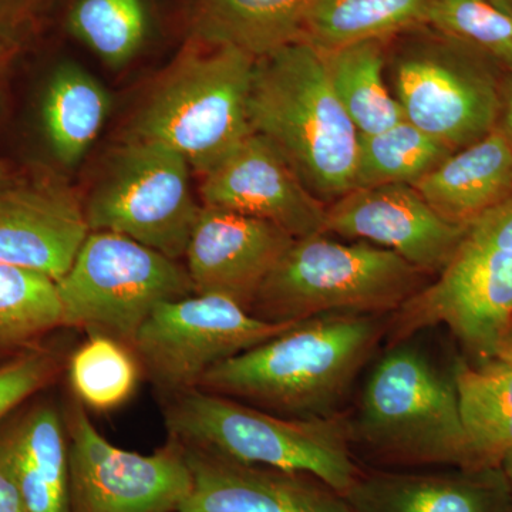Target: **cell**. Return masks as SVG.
I'll return each mask as SVG.
<instances>
[{
  "label": "cell",
  "instance_id": "30",
  "mask_svg": "<svg viewBox=\"0 0 512 512\" xmlns=\"http://www.w3.org/2000/svg\"><path fill=\"white\" fill-rule=\"evenodd\" d=\"M426 28L460 40L512 70V15L493 0H433Z\"/></svg>",
  "mask_w": 512,
  "mask_h": 512
},
{
  "label": "cell",
  "instance_id": "13",
  "mask_svg": "<svg viewBox=\"0 0 512 512\" xmlns=\"http://www.w3.org/2000/svg\"><path fill=\"white\" fill-rule=\"evenodd\" d=\"M466 231L441 217L413 185L355 188L326 207L325 234L372 242L423 274H440Z\"/></svg>",
  "mask_w": 512,
  "mask_h": 512
},
{
  "label": "cell",
  "instance_id": "37",
  "mask_svg": "<svg viewBox=\"0 0 512 512\" xmlns=\"http://www.w3.org/2000/svg\"><path fill=\"white\" fill-rule=\"evenodd\" d=\"M493 2L512 15V0H493Z\"/></svg>",
  "mask_w": 512,
  "mask_h": 512
},
{
  "label": "cell",
  "instance_id": "14",
  "mask_svg": "<svg viewBox=\"0 0 512 512\" xmlns=\"http://www.w3.org/2000/svg\"><path fill=\"white\" fill-rule=\"evenodd\" d=\"M201 177L202 205L272 222L295 239L325 234L328 205L258 134L245 137Z\"/></svg>",
  "mask_w": 512,
  "mask_h": 512
},
{
  "label": "cell",
  "instance_id": "24",
  "mask_svg": "<svg viewBox=\"0 0 512 512\" xmlns=\"http://www.w3.org/2000/svg\"><path fill=\"white\" fill-rule=\"evenodd\" d=\"M433 0H318L302 40L320 52L426 28Z\"/></svg>",
  "mask_w": 512,
  "mask_h": 512
},
{
  "label": "cell",
  "instance_id": "19",
  "mask_svg": "<svg viewBox=\"0 0 512 512\" xmlns=\"http://www.w3.org/2000/svg\"><path fill=\"white\" fill-rule=\"evenodd\" d=\"M413 187L447 221L471 224L512 197L511 141L497 126L454 151Z\"/></svg>",
  "mask_w": 512,
  "mask_h": 512
},
{
  "label": "cell",
  "instance_id": "8",
  "mask_svg": "<svg viewBox=\"0 0 512 512\" xmlns=\"http://www.w3.org/2000/svg\"><path fill=\"white\" fill-rule=\"evenodd\" d=\"M56 284L63 326L128 346L161 303L195 293L180 261L110 231H90Z\"/></svg>",
  "mask_w": 512,
  "mask_h": 512
},
{
  "label": "cell",
  "instance_id": "33",
  "mask_svg": "<svg viewBox=\"0 0 512 512\" xmlns=\"http://www.w3.org/2000/svg\"><path fill=\"white\" fill-rule=\"evenodd\" d=\"M498 128L512 144V70L503 77L501 86V113Z\"/></svg>",
  "mask_w": 512,
  "mask_h": 512
},
{
  "label": "cell",
  "instance_id": "26",
  "mask_svg": "<svg viewBox=\"0 0 512 512\" xmlns=\"http://www.w3.org/2000/svg\"><path fill=\"white\" fill-rule=\"evenodd\" d=\"M453 153L404 119L382 133L360 136L355 188L417 184Z\"/></svg>",
  "mask_w": 512,
  "mask_h": 512
},
{
  "label": "cell",
  "instance_id": "25",
  "mask_svg": "<svg viewBox=\"0 0 512 512\" xmlns=\"http://www.w3.org/2000/svg\"><path fill=\"white\" fill-rule=\"evenodd\" d=\"M109 111V97L101 84L80 67L57 70L43 100L47 140L64 165L82 160L96 140Z\"/></svg>",
  "mask_w": 512,
  "mask_h": 512
},
{
  "label": "cell",
  "instance_id": "10",
  "mask_svg": "<svg viewBox=\"0 0 512 512\" xmlns=\"http://www.w3.org/2000/svg\"><path fill=\"white\" fill-rule=\"evenodd\" d=\"M190 164L163 144L127 140L84 205L90 231H110L180 261L200 214Z\"/></svg>",
  "mask_w": 512,
  "mask_h": 512
},
{
  "label": "cell",
  "instance_id": "32",
  "mask_svg": "<svg viewBox=\"0 0 512 512\" xmlns=\"http://www.w3.org/2000/svg\"><path fill=\"white\" fill-rule=\"evenodd\" d=\"M0 512H29L0 439Z\"/></svg>",
  "mask_w": 512,
  "mask_h": 512
},
{
  "label": "cell",
  "instance_id": "27",
  "mask_svg": "<svg viewBox=\"0 0 512 512\" xmlns=\"http://www.w3.org/2000/svg\"><path fill=\"white\" fill-rule=\"evenodd\" d=\"M62 326L56 281L29 269L0 265V357L36 348V340Z\"/></svg>",
  "mask_w": 512,
  "mask_h": 512
},
{
  "label": "cell",
  "instance_id": "3",
  "mask_svg": "<svg viewBox=\"0 0 512 512\" xmlns=\"http://www.w3.org/2000/svg\"><path fill=\"white\" fill-rule=\"evenodd\" d=\"M165 424L174 441L239 463L305 474L345 494L360 471L353 429L340 414L289 419L201 389L170 394Z\"/></svg>",
  "mask_w": 512,
  "mask_h": 512
},
{
  "label": "cell",
  "instance_id": "1",
  "mask_svg": "<svg viewBox=\"0 0 512 512\" xmlns=\"http://www.w3.org/2000/svg\"><path fill=\"white\" fill-rule=\"evenodd\" d=\"M380 315L326 313L212 367L197 389L289 419L338 414L387 333Z\"/></svg>",
  "mask_w": 512,
  "mask_h": 512
},
{
  "label": "cell",
  "instance_id": "22",
  "mask_svg": "<svg viewBox=\"0 0 512 512\" xmlns=\"http://www.w3.org/2000/svg\"><path fill=\"white\" fill-rule=\"evenodd\" d=\"M453 377L473 467H500L512 451V367L458 359Z\"/></svg>",
  "mask_w": 512,
  "mask_h": 512
},
{
  "label": "cell",
  "instance_id": "18",
  "mask_svg": "<svg viewBox=\"0 0 512 512\" xmlns=\"http://www.w3.org/2000/svg\"><path fill=\"white\" fill-rule=\"evenodd\" d=\"M343 498L350 512H512V491L501 467L360 473Z\"/></svg>",
  "mask_w": 512,
  "mask_h": 512
},
{
  "label": "cell",
  "instance_id": "21",
  "mask_svg": "<svg viewBox=\"0 0 512 512\" xmlns=\"http://www.w3.org/2000/svg\"><path fill=\"white\" fill-rule=\"evenodd\" d=\"M29 512H72L69 453L59 413L39 406L0 436Z\"/></svg>",
  "mask_w": 512,
  "mask_h": 512
},
{
  "label": "cell",
  "instance_id": "5",
  "mask_svg": "<svg viewBox=\"0 0 512 512\" xmlns=\"http://www.w3.org/2000/svg\"><path fill=\"white\" fill-rule=\"evenodd\" d=\"M421 278L423 272L389 249L311 235L293 241L262 285L251 315L282 323L326 313L397 312L423 288Z\"/></svg>",
  "mask_w": 512,
  "mask_h": 512
},
{
  "label": "cell",
  "instance_id": "12",
  "mask_svg": "<svg viewBox=\"0 0 512 512\" xmlns=\"http://www.w3.org/2000/svg\"><path fill=\"white\" fill-rule=\"evenodd\" d=\"M72 512H177L191 490L184 447L173 440L156 453L111 444L80 406L69 417Z\"/></svg>",
  "mask_w": 512,
  "mask_h": 512
},
{
  "label": "cell",
  "instance_id": "31",
  "mask_svg": "<svg viewBox=\"0 0 512 512\" xmlns=\"http://www.w3.org/2000/svg\"><path fill=\"white\" fill-rule=\"evenodd\" d=\"M59 369L56 353L33 348L0 366V420L46 386Z\"/></svg>",
  "mask_w": 512,
  "mask_h": 512
},
{
  "label": "cell",
  "instance_id": "28",
  "mask_svg": "<svg viewBox=\"0 0 512 512\" xmlns=\"http://www.w3.org/2000/svg\"><path fill=\"white\" fill-rule=\"evenodd\" d=\"M70 29L110 66L133 59L144 45L148 15L143 0H79Z\"/></svg>",
  "mask_w": 512,
  "mask_h": 512
},
{
  "label": "cell",
  "instance_id": "2",
  "mask_svg": "<svg viewBox=\"0 0 512 512\" xmlns=\"http://www.w3.org/2000/svg\"><path fill=\"white\" fill-rule=\"evenodd\" d=\"M252 133L265 138L325 205L355 188L360 134L330 83L325 56L298 40L255 59Z\"/></svg>",
  "mask_w": 512,
  "mask_h": 512
},
{
  "label": "cell",
  "instance_id": "15",
  "mask_svg": "<svg viewBox=\"0 0 512 512\" xmlns=\"http://www.w3.org/2000/svg\"><path fill=\"white\" fill-rule=\"evenodd\" d=\"M293 241L272 222L201 205L184 255L194 292L222 296L251 312Z\"/></svg>",
  "mask_w": 512,
  "mask_h": 512
},
{
  "label": "cell",
  "instance_id": "9",
  "mask_svg": "<svg viewBox=\"0 0 512 512\" xmlns=\"http://www.w3.org/2000/svg\"><path fill=\"white\" fill-rule=\"evenodd\" d=\"M420 30L393 55L394 97L404 119L457 151L498 126L500 63L453 37Z\"/></svg>",
  "mask_w": 512,
  "mask_h": 512
},
{
  "label": "cell",
  "instance_id": "36",
  "mask_svg": "<svg viewBox=\"0 0 512 512\" xmlns=\"http://www.w3.org/2000/svg\"><path fill=\"white\" fill-rule=\"evenodd\" d=\"M9 183L10 181L8 168H6V165L0 161V190H2V188Z\"/></svg>",
  "mask_w": 512,
  "mask_h": 512
},
{
  "label": "cell",
  "instance_id": "20",
  "mask_svg": "<svg viewBox=\"0 0 512 512\" xmlns=\"http://www.w3.org/2000/svg\"><path fill=\"white\" fill-rule=\"evenodd\" d=\"M318 0H198L194 39L259 59L302 40Z\"/></svg>",
  "mask_w": 512,
  "mask_h": 512
},
{
  "label": "cell",
  "instance_id": "7",
  "mask_svg": "<svg viewBox=\"0 0 512 512\" xmlns=\"http://www.w3.org/2000/svg\"><path fill=\"white\" fill-rule=\"evenodd\" d=\"M394 346L367 379L353 433L392 460L474 468L453 375Z\"/></svg>",
  "mask_w": 512,
  "mask_h": 512
},
{
  "label": "cell",
  "instance_id": "4",
  "mask_svg": "<svg viewBox=\"0 0 512 512\" xmlns=\"http://www.w3.org/2000/svg\"><path fill=\"white\" fill-rule=\"evenodd\" d=\"M254 57L195 40L158 80L128 140L177 151L204 175L252 133L248 100Z\"/></svg>",
  "mask_w": 512,
  "mask_h": 512
},
{
  "label": "cell",
  "instance_id": "17",
  "mask_svg": "<svg viewBox=\"0 0 512 512\" xmlns=\"http://www.w3.org/2000/svg\"><path fill=\"white\" fill-rule=\"evenodd\" d=\"M183 447L191 490L177 512H350L342 494L305 474Z\"/></svg>",
  "mask_w": 512,
  "mask_h": 512
},
{
  "label": "cell",
  "instance_id": "23",
  "mask_svg": "<svg viewBox=\"0 0 512 512\" xmlns=\"http://www.w3.org/2000/svg\"><path fill=\"white\" fill-rule=\"evenodd\" d=\"M387 40H363L322 52L330 83L360 136L389 130L404 120L384 82Z\"/></svg>",
  "mask_w": 512,
  "mask_h": 512
},
{
  "label": "cell",
  "instance_id": "6",
  "mask_svg": "<svg viewBox=\"0 0 512 512\" xmlns=\"http://www.w3.org/2000/svg\"><path fill=\"white\" fill-rule=\"evenodd\" d=\"M511 318L512 197L467 225L446 268L394 312L387 332L397 345L444 325L485 363L495 359Z\"/></svg>",
  "mask_w": 512,
  "mask_h": 512
},
{
  "label": "cell",
  "instance_id": "16",
  "mask_svg": "<svg viewBox=\"0 0 512 512\" xmlns=\"http://www.w3.org/2000/svg\"><path fill=\"white\" fill-rule=\"evenodd\" d=\"M89 232L84 205L64 185L10 181L0 190V265L60 281Z\"/></svg>",
  "mask_w": 512,
  "mask_h": 512
},
{
  "label": "cell",
  "instance_id": "11",
  "mask_svg": "<svg viewBox=\"0 0 512 512\" xmlns=\"http://www.w3.org/2000/svg\"><path fill=\"white\" fill-rule=\"evenodd\" d=\"M298 322L255 318L218 295H194L161 303L133 340L138 359L165 393L197 389L224 360L261 345Z\"/></svg>",
  "mask_w": 512,
  "mask_h": 512
},
{
  "label": "cell",
  "instance_id": "29",
  "mask_svg": "<svg viewBox=\"0 0 512 512\" xmlns=\"http://www.w3.org/2000/svg\"><path fill=\"white\" fill-rule=\"evenodd\" d=\"M69 375L80 402L103 412L116 409L134 393L138 365L124 343L90 335L70 360Z\"/></svg>",
  "mask_w": 512,
  "mask_h": 512
},
{
  "label": "cell",
  "instance_id": "35",
  "mask_svg": "<svg viewBox=\"0 0 512 512\" xmlns=\"http://www.w3.org/2000/svg\"><path fill=\"white\" fill-rule=\"evenodd\" d=\"M501 468H503L505 477H507L508 483H510L511 491H512V451L508 453L507 456L504 457V460L501 461Z\"/></svg>",
  "mask_w": 512,
  "mask_h": 512
},
{
  "label": "cell",
  "instance_id": "34",
  "mask_svg": "<svg viewBox=\"0 0 512 512\" xmlns=\"http://www.w3.org/2000/svg\"><path fill=\"white\" fill-rule=\"evenodd\" d=\"M494 360L512 367V318L510 323H508L507 329H505Z\"/></svg>",
  "mask_w": 512,
  "mask_h": 512
}]
</instances>
